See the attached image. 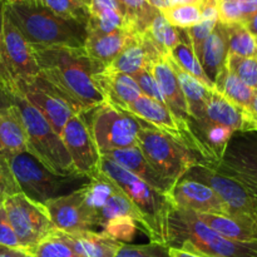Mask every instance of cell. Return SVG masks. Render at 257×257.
Listing matches in <instances>:
<instances>
[{
  "label": "cell",
  "instance_id": "obj_1",
  "mask_svg": "<svg viewBox=\"0 0 257 257\" xmlns=\"http://www.w3.org/2000/svg\"><path fill=\"white\" fill-rule=\"evenodd\" d=\"M39 75L52 84L60 98L77 114L104 103L94 82L98 69L84 48L64 45H30Z\"/></svg>",
  "mask_w": 257,
  "mask_h": 257
},
{
  "label": "cell",
  "instance_id": "obj_2",
  "mask_svg": "<svg viewBox=\"0 0 257 257\" xmlns=\"http://www.w3.org/2000/svg\"><path fill=\"white\" fill-rule=\"evenodd\" d=\"M4 9L30 45L84 47L85 25L59 17L38 0H13Z\"/></svg>",
  "mask_w": 257,
  "mask_h": 257
},
{
  "label": "cell",
  "instance_id": "obj_3",
  "mask_svg": "<svg viewBox=\"0 0 257 257\" xmlns=\"http://www.w3.org/2000/svg\"><path fill=\"white\" fill-rule=\"evenodd\" d=\"M99 171L112 180L135 206L141 216L140 228L150 237L151 243L167 247L168 215L172 207L168 196L158 192L105 156H100Z\"/></svg>",
  "mask_w": 257,
  "mask_h": 257
},
{
  "label": "cell",
  "instance_id": "obj_4",
  "mask_svg": "<svg viewBox=\"0 0 257 257\" xmlns=\"http://www.w3.org/2000/svg\"><path fill=\"white\" fill-rule=\"evenodd\" d=\"M167 247L192 248L207 257H257V241L241 242L218 235L192 211L171 207Z\"/></svg>",
  "mask_w": 257,
  "mask_h": 257
},
{
  "label": "cell",
  "instance_id": "obj_5",
  "mask_svg": "<svg viewBox=\"0 0 257 257\" xmlns=\"http://www.w3.org/2000/svg\"><path fill=\"white\" fill-rule=\"evenodd\" d=\"M10 97L24 124L28 141L27 152L53 173L60 176L78 175L62 137L53 130L49 122L20 94L13 93Z\"/></svg>",
  "mask_w": 257,
  "mask_h": 257
},
{
  "label": "cell",
  "instance_id": "obj_6",
  "mask_svg": "<svg viewBox=\"0 0 257 257\" xmlns=\"http://www.w3.org/2000/svg\"><path fill=\"white\" fill-rule=\"evenodd\" d=\"M7 161L20 192L43 205L47 201L79 190L89 181L85 176H60L53 173L28 152L10 156Z\"/></svg>",
  "mask_w": 257,
  "mask_h": 257
},
{
  "label": "cell",
  "instance_id": "obj_7",
  "mask_svg": "<svg viewBox=\"0 0 257 257\" xmlns=\"http://www.w3.org/2000/svg\"><path fill=\"white\" fill-rule=\"evenodd\" d=\"M140 123L141 130L138 132L137 146L151 167L161 177L176 183L185 177L191 168L202 165L195 153L177 141L172 140L142 119H140Z\"/></svg>",
  "mask_w": 257,
  "mask_h": 257
},
{
  "label": "cell",
  "instance_id": "obj_8",
  "mask_svg": "<svg viewBox=\"0 0 257 257\" xmlns=\"http://www.w3.org/2000/svg\"><path fill=\"white\" fill-rule=\"evenodd\" d=\"M87 114L89 117L84 114V118L100 156L110 151L137 146L141 123L130 112L102 103Z\"/></svg>",
  "mask_w": 257,
  "mask_h": 257
},
{
  "label": "cell",
  "instance_id": "obj_9",
  "mask_svg": "<svg viewBox=\"0 0 257 257\" xmlns=\"http://www.w3.org/2000/svg\"><path fill=\"white\" fill-rule=\"evenodd\" d=\"M2 205L20 245L29 255L54 231L47 207L30 200L23 192L8 196Z\"/></svg>",
  "mask_w": 257,
  "mask_h": 257
},
{
  "label": "cell",
  "instance_id": "obj_10",
  "mask_svg": "<svg viewBox=\"0 0 257 257\" xmlns=\"http://www.w3.org/2000/svg\"><path fill=\"white\" fill-rule=\"evenodd\" d=\"M127 112L185 146L200 158L203 166L212 167L211 157L191 130L190 124L180 122L165 104H161L157 100L142 94L132 104L128 105Z\"/></svg>",
  "mask_w": 257,
  "mask_h": 257
},
{
  "label": "cell",
  "instance_id": "obj_11",
  "mask_svg": "<svg viewBox=\"0 0 257 257\" xmlns=\"http://www.w3.org/2000/svg\"><path fill=\"white\" fill-rule=\"evenodd\" d=\"M213 170L240 183L257 197V133L235 132Z\"/></svg>",
  "mask_w": 257,
  "mask_h": 257
},
{
  "label": "cell",
  "instance_id": "obj_12",
  "mask_svg": "<svg viewBox=\"0 0 257 257\" xmlns=\"http://www.w3.org/2000/svg\"><path fill=\"white\" fill-rule=\"evenodd\" d=\"M183 178L197 181L212 188L227 206L228 216L257 218V197L236 181L202 165L191 168Z\"/></svg>",
  "mask_w": 257,
  "mask_h": 257
},
{
  "label": "cell",
  "instance_id": "obj_13",
  "mask_svg": "<svg viewBox=\"0 0 257 257\" xmlns=\"http://www.w3.org/2000/svg\"><path fill=\"white\" fill-rule=\"evenodd\" d=\"M14 93L30 103L59 136L72 115L77 114L58 95L52 84L39 74L30 79L17 80Z\"/></svg>",
  "mask_w": 257,
  "mask_h": 257
},
{
  "label": "cell",
  "instance_id": "obj_14",
  "mask_svg": "<svg viewBox=\"0 0 257 257\" xmlns=\"http://www.w3.org/2000/svg\"><path fill=\"white\" fill-rule=\"evenodd\" d=\"M78 175L92 178L99 172L100 153L83 114H73L60 133Z\"/></svg>",
  "mask_w": 257,
  "mask_h": 257
},
{
  "label": "cell",
  "instance_id": "obj_15",
  "mask_svg": "<svg viewBox=\"0 0 257 257\" xmlns=\"http://www.w3.org/2000/svg\"><path fill=\"white\" fill-rule=\"evenodd\" d=\"M80 188L69 195L49 200L44 203L49 212L50 220L57 230L64 232H78L98 231L99 228L100 231L99 220L84 202Z\"/></svg>",
  "mask_w": 257,
  "mask_h": 257
},
{
  "label": "cell",
  "instance_id": "obj_16",
  "mask_svg": "<svg viewBox=\"0 0 257 257\" xmlns=\"http://www.w3.org/2000/svg\"><path fill=\"white\" fill-rule=\"evenodd\" d=\"M171 205L181 210L197 213L228 216L227 206L211 187L187 178H181L168 192Z\"/></svg>",
  "mask_w": 257,
  "mask_h": 257
},
{
  "label": "cell",
  "instance_id": "obj_17",
  "mask_svg": "<svg viewBox=\"0 0 257 257\" xmlns=\"http://www.w3.org/2000/svg\"><path fill=\"white\" fill-rule=\"evenodd\" d=\"M3 42L8 67L15 82L30 79L39 74L40 70L33 54L32 47L8 17L5 9L3 20Z\"/></svg>",
  "mask_w": 257,
  "mask_h": 257
},
{
  "label": "cell",
  "instance_id": "obj_18",
  "mask_svg": "<svg viewBox=\"0 0 257 257\" xmlns=\"http://www.w3.org/2000/svg\"><path fill=\"white\" fill-rule=\"evenodd\" d=\"M94 82L104 103L117 109L127 110L128 105L142 95L135 78L124 73L104 69L94 74Z\"/></svg>",
  "mask_w": 257,
  "mask_h": 257
},
{
  "label": "cell",
  "instance_id": "obj_19",
  "mask_svg": "<svg viewBox=\"0 0 257 257\" xmlns=\"http://www.w3.org/2000/svg\"><path fill=\"white\" fill-rule=\"evenodd\" d=\"M148 69L155 77L156 82L165 97L166 105L168 109L180 122L190 124L191 117L188 114L187 102H186L185 95L181 89L180 83H178L177 75L168 63L167 55H161L157 59L153 60Z\"/></svg>",
  "mask_w": 257,
  "mask_h": 257
},
{
  "label": "cell",
  "instance_id": "obj_20",
  "mask_svg": "<svg viewBox=\"0 0 257 257\" xmlns=\"http://www.w3.org/2000/svg\"><path fill=\"white\" fill-rule=\"evenodd\" d=\"M102 156L110 158L113 162L119 165L120 167L127 170L128 172L137 176L138 178H141V180L145 181L146 183H148L151 187L157 190L158 192L168 195V192H170V191L172 190L173 186H175V183L170 182V181L161 177V176L151 167V165L147 162L145 156L142 155V152H141L138 146L122 148V150L110 151V152L104 153V155Z\"/></svg>",
  "mask_w": 257,
  "mask_h": 257
},
{
  "label": "cell",
  "instance_id": "obj_21",
  "mask_svg": "<svg viewBox=\"0 0 257 257\" xmlns=\"http://www.w3.org/2000/svg\"><path fill=\"white\" fill-rule=\"evenodd\" d=\"M53 233L84 257H115L123 245L99 231L64 232L54 228Z\"/></svg>",
  "mask_w": 257,
  "mask_h": 257
},
{
  "label": "cell",
  "instance_id": "obj_22",
  "mask_svg": "<svg viewBox=\"0 0 257 257\" xmlns=\"http://www.w3.org/2000/svg\"><path fill=\"white\" fill-rule=\"evenodd\" d=\"M132 35L125 29H118L108 34H87L83 48L94 63L98 73L104 70V68L124 49Z\"/></svg>",
  "mask_w": 257,
  "mask_h": 257
},
{
  "label": "cell",
  "instance_id": "obj_23",
  "mask_svg": "<svg viewBox=\"0 0 257 257\" xmlns=\"http://www.w3.org/2000/svg\"><path fill=\"white\" fill-rule=\"evenodd\" d=\"M195 215L201 222L223 237L241 242L257 241V218L197 212Z\"/></svg>",
  "mask_w": 257,
  "mask_h": 257
},
{
  "label": "cell",
  "instance_id": "obj_24",
  "mask_svg": "<svg viewBox=\"0 0 257 257\" xmlns=\"http://www.w3.org/2000/svg\"><path fill=\"white\" fill-rule=\"evenodd\" d=\"M227 54L228 47L226 27L222 23L217 22L215 29L212 30V33L208 35V38L203 43L200 57H198V60L203 68V72L211 80V83H213V85H215L218 75L226 68Z\"/></svg>",
  "mask_w": 257,
  "mask_h": 257
},
{
  "label": "cell",
  "instance_id": "obj_25",
  "mask_svg": "<svg viewBox=\"0 0 257 257\" xmlns=\"http://www.w3.org/2000/svg\"><path fill=\"white\" fill-rule=\"evenodd\" d=\"M28 141L22 117L14 104L0 110V156L27 152Z\"/></svg>",
  "mask_w": 257,
  "mask_h": 257
},
{
  "label": "cell",
  "instance_id": "obj_26",
  "mask_svg": "<svg viewBox=\"0 0 257 257\" xmlns=\"http://www.w3.org/2000/svg\"><path fill=\"white\" fill-rule=\"evenodd\" d=\"M168 63L172 67L173 72L177 75L178 83L181 85L185 99L187 102L188 108V114L191 118L196 120V122H203L205 119V109H206V103H207L208 97H210V88L206 87L203 83L200 80L196 79L193 75L188 74L187 72L178 67L170 54L167 55Z\"/></svg>",
  "mask_w": 257,
  "mask_h": 257
},
{
  "label": "cell",
  "instance_id": "obj_27",
  "mask_svg": "<svg viewBox=\"0 0 257 257\" xmlns=\"http://www.w3.org/2000/svg\"><path fill=\"white\" fill-rule=\"evenodd\" d=\"M245 113V109L231 103L217 90L211 89L210 97L206 103L203 122L225 125L235 132H240L242 131Z\"/></svg>",
  "mask_w": 257,
  "mask_h": 257
},
{
  "label": "cell",
  "instance_id": "obj_28",
  "mask_svg": "<svg viewBox=\"0 0 257 257\" xmlns=\"http://www.w3.org/2000/svg\"><path fill=\"white\" fill-rule=\"evenodd\" d=\"M177 29V28H176ZM178 33V43L172 48L170 52V57L172 58L173 62L182 68L185 72L188 74L193 75L196 79L200 80L201 83L206 85L210 89H215L213 83L208 79L207 75L203 72V68L201 65L200 60H198L197 55H196L195 50H193L192 43H191L190 37L187 34L186 29H177Z\"/></svg>",
  "mask_w": 257,
  "mask_h": 257
},
{
  "label": "cell",
  "instance_id": "obj_29",
  "mask_svg": "<svg viewBox=\"0 0 257 257\" xmlns=\"http://www.w3.org/2000/svg\"><path fill=\"white\" fill-rule=\"evenodd\" d=\"M215 90H217L231 103L245 110L250 109L253 97L256 95V90L245 84L237 75L230 72L227 67L223 69L215 82Z\"/></svg>",
  "mask_w": 257,
  "mask_h": 257
},
{
  "label": "cell",
  "instance_id": "obj_30",
  "mask_svg": "<svg viewBox=\"0 0 257 257\" xmlns=\"http://www.w3.org/2000/svg\"><path fill=\"white\" fill-rule=\"evenodd\" d=\"M146 38L153 44V47L162 55H168L172 48L178 43V33L176 28H173L166 20L162 13H158L157 17L151 23L150 28L146 30Z\"/></svg>",
  "mask_w": 257,
  "mask_h": 257
},
{
  "label": "cell",
  "instance_id": "obj_31",
  "mask_svg": "<svg viewBox=\"0 0 257 257\" xmlns=\"http://www.w3.org/2000/svg\"><path fill=\"white\" fill-rule=\"evenodd\" d=\"M230 54L243 58H257V39L242 23L225 24Z\"/></svg>",
  "mask_w": 257,
  "mask_h": 257
},
{
  "label": "cell",
  "instance_id": "obj_32",
  "mask_svg": "<svg viewBox=\"0 0 257 257\" xmlns=\"http://www.w3.org/2000/svg\"><path fill=\"white\" fill-rule=\"evenodd\" d=\"M53 13L65 19H72L87 25L89 9L85 0H38Z\"/></svg>",
  "mask_w": 257,
  "mask_h": 257
},
{
  "label": "cell",
  "instance_id": "obj_33",
  "mask_svg": "<svg viewBox=\"0 0 257 257\" xmlns=\"http://www.w3.org/2000/svg\"><path fill=\"white\" fill-rule=\"evenodd\" d=\"M168 23L177 29H188L202 20L198 4L172 5L161 12Z\"/></svg>",
  "mask_w": 257,
  "mask_h": 257
},
{
  "label": "cell",
  "instance_id": "obj_34",
  "mask_svg": "<svg viewBox=\"0 0 257 257\" xmlns=\"http://www.w3.org/2000/svg\"><path fill=\"white\" fill-rule=\"evenodd\" d=\"M226 67L237 75L245 84L256 89L257 87V58H243L236 54H227Z\"/></svg>",
  "mask_w": 257,
  "mask_h": 257
},
{
  "label": "cell",
  "instance_id": "obj_35",
  "mask_svg": "<svg viewBox=\"0 0 257 257\" xmlns=\"http://www.w3.org/2000/svg\"><path fill=\"white\" fill-rule=\"evenodd\" d=\"M138 225L130 216H122L109 221L104 225L100 232L119 241L120 243H130L135 240L138 231Z\"/></svg>",
  "mask_w": 257,
  "mask_h": 257
},
{
  "label": "cell",
  "instance_id": "obj_36",
  "mask_svg": "<svg viewBox=\"0 0 257 257\" xmlns=\"http://www.w3.org/2000/svg\"><path fill=\"white\" fill-rule=\"evenodd\" d=\"M32 255L35 257H84L53 232L39 242Z\"/></svg>",
  "mask_w": 257,
  "mask_h": 257
},
{
  "label": "cell",
  "instance_id": "obj_37",
  "mask_svg": "<svg viewBox=\"0 0 257 257\" xmlns=\"http://www.w3.org/2000/svg\"><path fill=\"white\" fill-rule=\"evenodd\" d=\"M115 257H170L167 247L150 243V245H130L123 243Z\"/></svg>",
  "mask_w": 257,
  "mask_h": 257
},
{
  "label": "cell",
  "instance_id": "obj_38",
  "mask_svg": "<svg viewBox=\"0 0 257 257\" xmlns=\"http://www.w3.org/2000/svg\"><path fill=\"white\" fill-rule=\"evenodd\" d=\"M4 0H0V85L3 89L12 95L15 89V80L8 67L7 58L4 52V42H3V20H4Z\"/></svg>",
  "mask_w": 257,
  "mask_h": 257
},
{
  "label": "cell",
  "instance_id": "obj_39",
  "mask_svg": "<svg viewBox=\"0 0 257 257\" xmlns=\"http://www.w3.org/2000/svg\"><path fill=\"white\" fill-rule=\"evenodd\" d=\"M132 77L135 78L136 82L140 85L141 90H142V94L147 95V97L160 102L161 104L166 105L165 97H163L162 92H161L160 87H158L157 82H156L155 77H153V74L151 73L150 69L141 70V72L136 73ZM166 107H167V105H166Z\"/></svg>",
  "mask_w": 257,
  "mask_h": 257
},
{
  "label": "cell",
  "instance_id": "obj_40",
  "mask_svg": "<svg viewBox=\"0 0 257 257\" xmlns=\"http://www.w3.org/2000/svg\"><path fill=\"white\" fill-rule=\"evenodd\" d=\"M217 22L215 20H201L198 24L193 25L192 28H188L187 34L190 37L191 43H192L193 50H195L197 58L200 57L201 49H202V45L205 43V40L207 39L208 35L212 33V30L215 29Z\"/></svg>",
  "mask_w": 257,
  "mask_h": 257
},
{
  "label": "cell",
  "instance_id": "obj_41",
  "mask_svg": "<svg viewBox=\"0 0 257 257\" xmlns=\"http://www.w3.org/2000/svg\"><path fill=\"white\" fill-rule=\"evenodd\" d=\"M0 245L5 246V247L14 248V250L24 251L19 240H18L17 235H15L14 230H13L12 225H10L9 218H8L7 212H5L2 203H0Z\"/></svg>",
  "mask_w": 257,
  "mask_h": 257
},
{
  "label": "cell",
  "instance_id": "obj_42",
  "mask_svg": "<svg viewBox=\"0 0 257 257\" xmlns=\"http://www.w3.org/2000/svg\"><path fill=\"white\" fill-rule=\"evenodd\" d=\"M18 192H20L19 187L13 177L7 158L0 156V203H3L8 196Z\"/></svg>",
  "mask_w": 257,
  "mask_h": 257
},
{
  "label": "cell",
  "instance_id": "obj_43",
  "mask_svg": "<svg viewBox=\"0 0 257 257\" xmlns=\"http://www.w3.org/2000/svg\"><path fill=\"white\" fill-rule=\"evenodd\" d=\"M218 22L222 24L243 23L237 0H218Z\"/></svg>",
  "mask_w": 257,
  "mask_h": 257
},
{
  "label": "cell",
  "instance_id": "obj_44",
  "mask_svg": "<svg viewBox=\"0 0 257 257\" xmlns=\"http://www.w3.org/2000/svg\"><path fill=\"white\" fill-rule=\"evenodd\" d=\"M198 7L203 20L218 22V0H200Z\"/></svg>",
  "mask_w": 257,
  "mask_h": 257
},
{
  "label": "cell",
  "instance_id": "obj_45",
  "mask_svg": "<svg viewBox=\"0 0 257 257\" xmlns=\"http://www.w3.org/2000/svg\"><path fill=\"white\" fill-rule=\"evenodd\" d=\"M237 3L243 17V23L257 13V0H237Z\"/></svg>",
  "mask_w": 257,
  "mask_h": 257
},
{
  "label": "cell",
  "instance_id": "obj_46",
  "mask_svg": "<svg viewBox=\"0 0 257 257\" xmlns=\"http://www.w3.org/2000/svg\"><path fill=\"white\" fill-rule=\"evenodd\" d=\"M168 256L170 257H207L198 251L192 248H177V247H167Z\"/></svg>",
  "mask_w": 257,
  "mask_h": 257
},
{
  "label": "cell",
  "instance_id": "obj_47",
  "mask_svg": "<svg viewBox=\"0 0 257 257\" xmlns=\"http://www.w3.org/2000/svg\"><path fill=\"white\" fill-rule=\"evenodd\" d=\"M240 132H256L257 133V118L251 114L248 110L245 113V119H243L242 131Z\"/></svg>",
  "mask_w": 257,
  "mask_h": 257
},
{
  "label": "cell",
  "instance_id": "obj_48",
  "mask_svg": "<svg viewBox=\"0 0 257 257\" xmlns=\"http://www.w3.org/2000/svg\"><path fill=\"white\" fill-rule=\"evenodd\" d=\"M24 255H27V252H24V251L14 250V248L0 245V257H23Z\"/></svg>",
  "mask_w": 257,
  "mask_h": 257
},
{
  "label": "cell",
  "instance_id": "obj_49",
  "mask_svg": "<svg viewBox=\"0 0 257 257\" xmlns=\"http://www.w3.org/2000/svg\"><path fill=\"white\" fill-rule=\"evenodd\" d=\"M243 25H245L246 29H247L257 39V13L253 14L252 17L248 18V19L243 23Z\"/></svg>",
  "mask_w": 257,
  "mask_h": 257
},
{
  "label": "cell",
  "instance_id": "obj_50",
  "mask_svg": "<svg viewBox=\"0 0 257 257\" xmlns=\"http://www.w3.org/2000/svg\"><path fill=\"white\" fill-rule=\"evenodd\" d=\"M147 2L151 7L156 8V9L160 10V12H163V10H166V9H168V8L172 7V4H171V0H147Z\"/></svg>",
  "mask_w": 257,
  "mask_h": 257
},
{
  "label": "cell",
  "instance_id": "obj_51",
  "mask_svg": "<svg viewBox=\"0 0 257 257\" xmlns=\"http://www.w3.org/2000/svg\"><path fill=\"white\" fill-rule=\"evenodd\" d=\"M12 104H13L12 97H10V95L3 89L2 85H0V110L4 109V108L10 107Z\"/></svg>",
  "mask_w": 257,
  "mask_h": 257
},
{
  "label": "cell",
  "instance_id": "obj_52",
  "mask_svg": "<svg viewBox=\"0 0 257 257\" xmlns=\"http://www.w3.org/2000/svg\"><path fill=\"white\" fill-rule=\"evenodd\" d=\"M200 0H171L172 5H180V4H198Z\"/></svg>",
  "mask_w": 257,
  "mask_h": 257
},
{
  "label": "cell",
  "instance_id": "obj_53",
  "mask_svg": "<svg viewBox=\"0 0 257 257\" xmlns=\"http://www.w3.org/2000/svg\"><path fill=\"white\" fill-rule=\"evenodd\" d=\"M248 112H250L252 115H255V117L257 118V93H256L255 97H253V100H252V103H251Z\"/></svg>",
  "mask_w": 257,
  "mask_h": 257
},
{
  "label": "cell",
  "instance_id": "obj_54",
  "mask_svg": "<svg viewBox=\"0 0 257 257\" xmlns=\"http://www.w3.org/2000/svg\"><path fill=\"white\" fill-rule=\"evenodd\" d=\"M23 257H35V256H33V255H29V253H27V255H24Z\"/></svg>",
  "mask_w": 257,
  "mask_h": 257
},
{
  "label": "cell",
  "instance_id": "obj_55",
  "mask_svg": "<svg viewBox=\"0 0 257 257\" xmlns=\"http://www.w3.org/2000/svg\"><path fill=\"white\" fill-rule=\"evenodd\" d=\"M10 2H13V0H8V3H10ZM8 3H7V4H8Z\"/></svg>",
  "mask_w": 257,
  "mask_h": 257
},
{
  "label": "cell",
  "instance_id": "obj_56",
  "mask_svg": "<svg viewBox=\"0 0 257 257\" xmlns=\"http://www.w3.org/2000/svg\"><path fill=\"white\" fill-rule=\"evenodd\" d=\"M4 3H5V4H7V3H8V0H4Z\"/></svg>",
  "mask_w": 257,
  "mask_h": 257
},
{
  "label": "cell",
  "instance_id": "obj_57",
  "mask_svg": "<svg viewBox=\"0 0 257 257\" xmlns=\"http://www.w3.org/2000/svg\"><path fill=\"white\" fill-rule=\"evenodd\" d=\"M255 90H256V93H257V87H256V89H255Z\"/></svg>",
  "mask_w": 257,
  "mask_h": 257
},
{
  "label": "cell",
  "instance_id": "obj_58",
  "mask_svg": "<svg viewBox=\"0 0 257 257\" xmlns=\"http://www.w3.org/2000/svg\"><path fill=\"white\" fill-rule=\"evenodd\" d=\"M118 2H119V0H118Z\"/></svg>",
  "mask_w": 257,
  "mask_h": 257
}]
</instances>
